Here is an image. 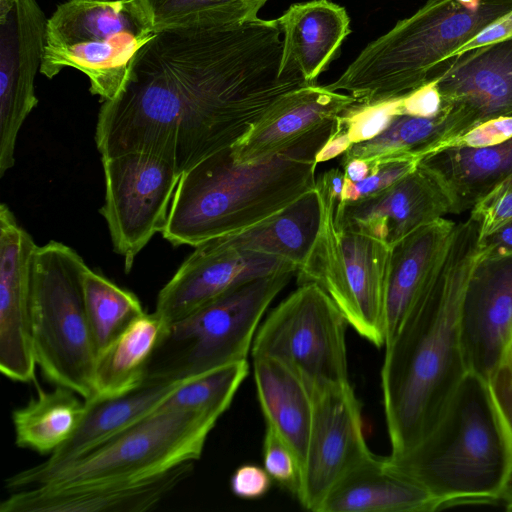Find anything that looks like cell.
Listing matches in <instances>:
<instances>
[{"label": "cell", "instance_id": "ac0fdd59", "mask_svg": "<svg viewBox=\"0 0 512 512\" xmlns=\"http://www.w3.org/2000/svg\"><path fill=\"white\" fill-rule=\"evenodd\" d=\"M185 462L139 480L69 487L35 486L12 491L0 512H144L157 507L192 473Z\"/></svg>", "mask_w": 512, "mask_h": 512}, {"label": "cell", "instance_id": "277c9868", "mask_svg": "<svg viewBox=\"0 0 512 512\" xmlns=\"http://www.w3.org/2000/svg\"><path fill=\"white\" fill-rule=\"evenodd\" d=\"M385 463L446 508L501 500L512 484V443L487 381L468 372L431 432Z\"/></svg>", "mask_w": 512, "mask_h": 512}, {"label": "cell", "instance_id": "d6986e66", "mask_svg": "<svg viewBox=\"0 0 512 512\" xmlns=\"http://www.w3.org/2000/svg\"><path fill=\"white\" fill-rule=\"evenodd\" d=\"M430 78L436 80L442 104L461 115L465 131L511 114L512 39L452 57L432 70Z\"/></svg>", "mask_w": 512, "mask_h": 512}, {"label": "cell", "instance_id": "ffe728a7", "mask_svg": "<svg viewBox=\"0 0 512 512\" xmlns=\"http://www.w3.org/2000/svg\"><path fill=\"white\" fill-rule=\"evenodd\" d=\"M449 213L439 185L417 168L387 189L359 201L338 202L335 223L392 247L395 243Z\"/></svg>", "mask_w": 512, "mask_h": 512}, {"label": "cell", "instance_id": "7c38bea8", "mask_svg": "<svg viewBox=\"0 0 512 512\" xmlns=\"http://www.w3.org/2000/svg\"><path fill=\"white\" fill-rule=\"evenodd\" d=\"M105 197L100 213L114 251L129 273L135 257L162 232L181 174L166 160L143 152L102 157Z\"/></svg>", "mask_w": 512, "mask_h": 512}, {"label": "cell", "instance_id": "e575fe53", "mask_svg": "<svg viewBox=\"0 0 512 512\" xmlns=\"http://www.w3.org/2000/svg\"><path fill=\"white\" fill-rule=\"evenodd\" d=\"M402 96L349 106L336 119L335 129L345 134L350 145L362 143L384 132L402 115Z\"/></svg>", "mask_w": 512, "mask_h": 512}, {"label": "cell", "instance_id": "83f0119b", "mask_svg": "<svg viewBox=\"0 0 512 512\" xmlns=\"http://www.w3.org/2000/svg\"><path fill=\"white\" fill-rule=\"evenodd\" d=\"M169 327L155 311L132 321L98 354L89 400L118 396L142 384Z\"/></svg>", "mask_w": 512, "mask_h": 512}, {"label": "cell", "instance_id": "4fadbf2b", "mask_svg": "<svg viewBox=\"0 0 512 512\" xmlns=\"http://www.w3.org/2000/svg\"><path fill=\"white\" fill-rule=\"evenodd\" d=\"M46 25L36 0H0V176L13 167L19 130L38 103Z\"/></svg>", "mask_w": 512, "mask_h": 512}, {"label": "cell", "instance_id": "4dcf8cb0", "mask_svg": "<svg viewBox=\"0 0 512 512\" xmlns=\"http://www.w3.org/2000/svg\"><path fill=\"white\" fill-rule=\"evenodd\" d=\"M74 391L55 386L51 391L38 388L36 396L12 411L15 444L42 455H52L79 427L85 413V400Z\"/></svg>", "mask_w": 512, "mask_h": 512}, {"label": "cell", "instance_id": "d6a6232c", "mask_svg": "<svg viewBox=\"0 0 512 512\" xmlns=\"http://www.w3.org/2000/svg\"><path fill=\"white\" fill-rule=\"evenodd\" d=\"M85 310L98 354L145 313L138 297L87 267L82 275Z\"/></svg>", "mask_w": 512, "mask_h": 512}, {"label": "cell", "instance_id": "603a6c76", "mask_svg": "<svg viewBox=\"0 0 512 512\" xmlns=\"http://www.w3.org/2000/svg\"><path fill=\"white\" fill-rule=\"evenodd\" d=\"M446 508L426 489L390 469L373 453L349 470L319 512H431Z\"/></svg>", "mask_w": 512, "mask_h": 512}, {"label": "cell", "instance_id": "cb8c5ba5", "mask_svg": "<svg viewBox=\"0 0 512 512\" xmlns=\"http://www.w3.org/2000/svg\"><path fill=\"white\" fill-rule=\"evenodd\" d=\"M418 167L439 185L449 213L459 214L512 177V138L493 146L446 148L421 159Z\"/></svg>", "mask_w": 512, "mask_h": 512}, {"label": "cell", "instance_id": "f546056e", "mask_svg": "<svg viewBox=\"0 0 512 512\" xmlns=\"http://www.w3.org/2000/svg\"><path fill=\"white\" fill-rule=\"evenodd\" d=\"M463 132L461 116L450 105L442 104L440 112L433 117L399 115L380 135L352 145L342 155L340 164L361 158L370 163L374 173L391 162H419L433 154L442 142Z\"/></svg>", "mask_w": 512, "mask_h": 512}, {"label": "cell", "instance_id": "b9f144b4", "mask_svg": "<svg viewBox=\"0 0 512 512\" xmlns=\"http://www.w3.org/2000/svg\"><path fill=\"white\" fill-rule=\"evenodd\" d=\"M402 115L433 117L442 109V98L436 80L428 79L412 91L402 95Z\"/></svg>", "mask_w": 512, "mask_h": 512}, {"label": "cell", "instance_id": "e0dca14e", "mask_svg": "<svg viewBox=\"0 0 512 512\" xmlns=\"http://www.w3.org/2000/svg\"><path fill=\"white\" fill-rule=\"evenodd\" d=\"M469 372L487 381L512 342V255L476 259L461 306Z\"/></svg>", "mask_w": 512, "mask_h": 512}, {"label": "cell", "instance_id": "7402d4cb", "mask_svg": "<svg viewBox=\"0 0 512 512\" xmlns=\"http://www.w3.org/2000/svg\"><path fill=\"white\" fill-rule=\"evenodd\" d=\"M276 21L282 31L280 74L300 73L309 85L338 57L351 32L346 9L328 0L294 3Z\"/></svg>", "mask_w": 512, "mask_h": 512}, {"label": "cell", "instance_id": "5bb4252c", "mask_svg": "<svg viewBox=\"0 0 512 512\" xmlns=\"http://www.w3.org/2000/svg\"><path fill=\"white\" fill-rule=\"evenodd\" d=\"M312 424L297 495L307 510L319 509L333 487L369 456L361 403L350 383L311 391Z\"/></svg>", "mask_w": 512, "mask_h": 512}, {"label": "cell", "instance_id": "836d02e7", "mask_svg": "<svg viewBox=\"0 0 512 512\" xmlns=\"http://www.w3.org/2000/svg\"><path fill=\"white\" fill-rule=\"evenodd\" d=\"M248 372V362L243 360L191 377L155 411L194 410L220 418L231 405Z\"/></svg>", "mask_w": 512, "mask_h": 512}, {"label": "cell", "instance_id": "f35d334b", "mask_svg": "<svg viewBox=\"0 0 512 512\" xmlns=\"http://www.w3.org/2000/svg\"><path fill=\"white\" fill-rule=\"evenodd\" d=\"M512 138V113L488 119L442 142L435 152L451 147L493 146ZM434 152V153H435Z\"/></svg>", "mask_w": 512, "mask_h": 512}, {"label": "cell", "instance_id": "d4e9b609", "mask_svg": "<svg viewBox=\"0 0 512 512\" xmlns=\"http://www.w3.org/2000/svg\"><path fill=\"white\" fill-rule=\"evenodd\" d=\"M188 379L148 376L121 395L85 401V413L75 433L43 463L59 464L90 451L153 413Z\"/></svg>", "mask_w": 512, "mask_h": 512}, {"label": "cell", "instance_id": "30bf717a", "mask_svg": "<svg viewBox=\"0 0 512 512\" xmlns=\"http://www.w3.org/2000/svg\"><path fill=\"white\" fill-rule=\"evenodd\" d=\"M293 274L278 273L241 284L171 323L159 348L175 353L147 376L184 379L247 360L264 313Z\"/></svg>", "mask_w": 512, "mask_h": 512}, {"label": "cell", "instance_id": "ba28073f", "mask_svg": "<svg viewBox=\"0 0 512 512\" xmlns=\"http://www.w3.org/2000/svg\"><path fill=\"white\" fill-rule=\"evenodd\" d=\"M88 266L71 247L37 246L32 269V345L36 365L49 382L93 396L97 350L88 322L82 275Z\"/></svg>", "mask_w": 512, "mask_h": 512}, {"label": "cell", "instance_id": "9c48e42d", "mask_svg": "<svg viewBox=\"0 0 512 512\" xmlns=\"http://www.w3.org/2000/svg\"><path fill=\"white\" fill-rule=\"evenodd\" d=\"M157 32L141 0H68L47 19L40 72L72 67L101 102L121 89L136 52Z\"/></svg>", "mask_w": 512, "mask_h": 512}, {"label": "cell", "instance_id": "f6af8a7d", "mask_svg": "<svg viewBox=\"0 0 512 512\" xmlns=\"http://www.w3.org/2000/svg\"><path fill=\"white\" fill-rule=\"evenodd\" d=\"M341 167L345 178L352 182H359L373 173L370 163L361 158H354L341 163Z\"/></svg>", "mask_w": 512, "mask_h": 512}, {"label": "cell", "instance_id": "4316f807", "mask_svg": "<svg viewBox=\"0 0 512 512\" xmlns=\"http://www.w3.org/2000/svg\"><path fill=\"white\" fill-rule=\"evenodd\" d=\"M253 373L266 424L293 451L302 474L312 424L311 391L295 371L270 357H253Z\"/></svg>", "mask_w": 512, "mask_h": 512}, {"label": "cell", "instance_id": "ee69618b", "mask_svg": "<svg viewBox=\"0 0 512 512\" xmlns=\"http://www.w3.org/2000/svg\"><path fill=\"white\" fill-rule=\"evenodd\" d=\"M512 255V220L493 233L480 237L478 259Z\"/></svg>", "mask_w": 512, "mask_h": 512}, {"label": "cell", "instance_id": "60d3db41", "mask_svg": "<svg viewBox=\"0 0 512 512\" xmlns=\"http://www.w3.org/2000/svg\"><path fill=\"white\" fill-rule=\"evenodd\" d=\"M271 483L272 478L264 468L254 464H244L232 474L230 488L239 498L257 499L269 491Z\"/></svg>", "mask_w": 512, "mask_h": 512}, {"label": "cell", "instance_id": "bcb514c9", "mask_svg": "<svg viewBox=\"0 0 512 512\" xmlns=\"http://www.w3.org/2000/svg\"><path fill=\"white\" fill-rule=\"evenodd\" d=\"M501 501H503L507 511H512V484L504 492Z\"/></svg>", "mask_w": 512, "mask_h": 512}, {"label": "cell", "instance_id": "1f68e13d", "mask_svg": "<svg viewBox=\"0 0 512 512\" xmlns=\"http://www.w3.org/2000/svg\"><path fill=\"white\" fill-rule=\"evenodd\" d=\"M156 32L172 28H218L258 19L269 0H141Z\"/></svg>", "mask_w": 512, "mask_h": 512}, {"label": "cell", "instance_id": "f1b7e54d", "mask_svg": "<svg viewBox=\"0 0 512 512\" xmlns=\"http://www.w3.org/2000/svg\"><path fill=\"white\" fill-rule=\"evenodd\" d=\"M321 217L320 199L313 189L263 221L216 238L239 250L280 257L299 269L314 246Z\"/></svg>", "mask_w": 512, "mask_h": 512}, {"label": "cell", "instance_id": "8fae6325", "mask_svg": "<svg viewBox=\"0 0 512 512\" xmlns=\"http://www.w3.org/2000/svg\"><path fill=\"white\" fill-rule=\"evenodd\" d=\"M346 319L316 283H301L260 323L252 357L276 359L310 391L348 384Z\"/></svg>", "mask_w": 512, "mask_h": 512}, {"label": "cell", "instance_id": "2e32d148", "mask_svg": "<svg viewBox=\"0 0 512 512\" xmlns=\"http://www.w3.org/2000/svg\"><path fill=\"white\" fill-rule=\"evenodd\" d=\"M33 237L0 206V370L14 382L35 381L32 345Z\"/></svg>", "mask_w": 512, "mask_h": 512}, {"label": "cell", "instance_id": "74e56055", "mask_svg": "<svg viewBox=\"0 0 512 512\" xmlns=\"http://www.w3.org/2000/svg\"><path fill=\"white\" fill-rule=\"evenodd\" d=\"M480 223L481 238L512 220V177L498 184L471 209Z\"/></svg>", "mask_w": 512, "mask_h": 512}, {"label": "cell", "instance_id": "7bdbcfd3", "mask_svg": "<svg viewBox=\"0 0 512 512\" xmlns=\"http://www.w3.org/2000/svg\"><path fill=\"white\" fill-rule=\"evenodd\" d=\"M509 39H512V10L482 29L472 39L454 51L449 59L475 48Z\"/></svg>", "mask_w": 512, "mask_h": 512}, {"label": "cell", "instance_id": "484cf974", "mask_svg": "<svg viewBox=\"0 0 512 512\" xmlns=\"http://www.w3.org/2000/svg\"><path fill=\"white\" fill-rule=\"evenodd\" d=\"M454 225L442 217L391 247L385 282V345L393 339L421 292Z\"/></svg>", "mask_w": 512, "mask_h": 512}, {"label": "cell", "instance_id": "9a60e30c", "mask_svg": "<svg viewBox=\"0 0 512 512\" xmlns=\"http://www.w3.org/2000/svg\"><path fill=\"white\" fill-rule=\"evenodd\" d=\"M159 291L155 312L174 323L223 293L251 280L298 267L280 257L239 250L218 238L194 247Z\"/></svg>", "mask_w": 512, "mask_h": 512}, {"label": "cell", "instance_id": "8d00e7d4", "mask_svg": "<svg viewBox=\"0 0 512 512\" xmlns=\"http://www.w3.org/2000/svg\"><path fill=\"white\" fill-rule=\"evenodd\" d=\"M418 163V161L387 163L359 182H352L345 178L340 201L352 202L369 198L413 172L417 168Z\"/></svg>", "mask_w": 512, "mask_h": 512}, {"label": "cell", "instance_id": "ab89813d", "mask_svg": "<svg viewBox=\"0 0 512 512\" xmlns=\"http://www.w3.org/2000/svg\"><path fill=\"white\" fill-rule=\"evenodd\" d=\"M487 384L512 443V342Z\"/></svg>", "mask_w": 512, "mask_h": 512}, {"label": "cell", "instance_id": "d590c367", "mask_svg": "<svg viewBox=\"0 0 512 512\" xmlns=\"http://www.w3.org/2000/svg\"><path fill=\"white\" fill-rule=\"evenodd\" d=\"M263 464L273 480L297 497L302 477L299 463L290 447L269 425H266L263 441Z\"/></svg>", "mask_w": 512, "mask_h": 512}, {"label": "cell", "instance_id": "7a4b0ae2", "mask_svg": "<svg viewBox=\"0 0 512 512\" xmlns=\"http://www.w3.org/2000/svg\"><path fill=\"white\" fill-rule=\"evenodd\" d=\"M480 223L455 224L421 292L385 345L381 388L391 454L420 442L438 423L469 372L461 306L477 259Z\"/></svg>", "mask_w": 512, "mask_h": 512}, {"label": "cell", "instance_id": "3957f363", "mask_svg": "<svg viewBox=\"0 0 512 512\" xmlns=\"http://www.w3.org/2000/svg\"><path fill=\"white\" fill-rule=\"evenodd\" d=\"M330 123L290 149L253 163H238L230 147L184 172L162 236L195 247L243 231L315 189L316 155L331 136Z\"/></svg>", "mask_w": 512, "mask_h": 512}, {"label": "cell", "instance_id": "5b68a950", "mask_svg": "<svg viewBox=\"0 0 512 512\" xmlns=\"http://www.w3.org/2000/svg\"><path fill=\"white\" fill-rule=\"evenodd\" d=\"M512 10V0H427L369 43L334 82L359 102L402 96L490 23Z\"/></svg>", "mask_w": 512, "mask_h": 512}, {"label": "cell", "instance_id": "6da1fadb", "mask_svg": "<svg viewBox=\"0 0 512 512\" xmlns=\"http://www.w3.org/2000/svg\"><path fill=\"white\" fill-rule=\"evenodd\" d=\"M276 19L157 32L134 55L117 95L102 102L95 142L102 157L158 156L182 175L233 146L285 94L309 85L280 74Z\"/></svg>", "mask_w": 512, "mask_h": 512}, {"label": "cell", "instance_id": "52a82bcc", "mask_svg": "<svg viewBox=\"0 0 512 512\" xmlns=\"http://www.w3.org/2000/svg\"><path fill=\"white\" fill-rule=\"evenodd\" d=\"M344 172L330 168L316 177L321 225L298 281L319 285L340 310L348 325L375 345L385 346V282L391 247L335 223Z\"/></svg>", "mask_w": 512, "mask_h": 512}, {"label": "cell", "instance_id": "44dd1931", "mask_svg": "<svg viewBox=\"0 0 512 512\" xmlns=\"http://www.w3.org/2000/svg\"><path fill=\"white\" fill-rule=\"evenodd\" d=\"M356 101L317 84L290 91L230 147L231 156L238 163H253L284 152L335 122Z\"/></svg>", "mask_w": 512, "mask_h": 512}, {"label": "cell", "instance_id": "8992f818", "mask_svg": "<svg viewBox=\"0 0 512 512\" xmlns=\"http://www.w3.org/2000/svg\"><path fill=\"white\" fill-rule=\"evenodd\" d=\"M219 417L201 411H155L90 451L68 461L43 462L11 475L8 490L139 480L199 460Z\"/></svg>", "mask_w": 512, "mask_h": 512}]
</instances>
